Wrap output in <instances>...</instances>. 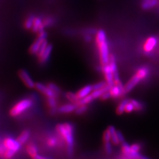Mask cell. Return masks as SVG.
Instances as JSON below:
<instances>
[{
  "instance_id": "22",
  "label": "cell",
  "mask_w": 159,
  "mask_h": 159,
  "mask_svg": "<svg viewBox=\"0 0 159 159\" xmlns=\"http://www.w3.org/2000/svg\"><path fill=\"white\" fill-rule=\"evenodd\" d=\"M25 150L28 155L31 158L38 155V148L34 143H27V145L25 147Z\"/></svg>"
},
{
  "instance_id": "15",
  "label": "cell",
  "mask_w": 159,
  "mask_h": 159,
  "mask_svg": "<svg viewBox=\"0 0 159 159\" xmlns=\"http://www.w3.org/2000/svg\"><path fill=\"white\" fill-rule=\"evenodd\" d=\"M44 28H45V27H44L43 24V20L42 18L40 17H36L35 19H34L31 31L34 33H38L42 31H44Z\"/></svg>"
},
{
  "instance_id": "20",
  "label": "cell",
  "mask_w": 159,
  "mask_h": 159,
  "mask_svg": "<svg viewBox=\"0 0 159 159\" xmlns=\"http://www.w3.org/2000/svg\"><path fill=\"white\" fill-rule=\"evenodd\" d=\"M159 4V0H142L141 8L143 10H150L157 7Z\"/></svg>"
},
{
  "instance_id": "29",
  "label": "cell",
  "mask_w": 159,
  "mask_h": 159,
  "mask_svg": "<svg viewBox=\"0 0 159 159\" xmlns=\"http://www.w3.org/2000/svg\"><path fill=\"white\" fill-rule=\"evenodd\" d=\"M103 148L107 155H111L113 152V144L111 141L103 142Z\"/></svg>"
},
{
  "instance_id": "1",
  "label": "cell",
  "mask_w": 159,
  "mask_h": 159,
  "mask_svg": "<svg viewBox=\"0 0 159 159\" xmlns=\"http://www.w3.org/2000/svg\"><path fill=\"white\" fill-rule=\"evenodd\" d=\"M58 135L62 139L66 148L67 155L72 157L74 151V127L72 123L65 122L58 123L55 127Z\"/></svg>"
},
{
  "instance_id": "35",
  "label": "cell",
  "mask_w": 159,
  "mask_h": 159,
  "mask_svg": "<svg viewBox=\"0 0 159 159\" xmlns=\"http://www.w3.org/2000/svg\"><path fill=\"white\" fill-rule=\"evenodd\" d=\"M133 112H135V108H134L133 103L130 102V100H129V101L125 106V113H131Z\"/></svg>"
},
{
  "instance_id": "2",
  "label": "cell",
  "mask_w": 159,
  "mask_h": 159,
  "mask_svg": "<svg viewBox=\"0 0 159 159\" xmlns=\"http://www.w3.org/2000/svg\"><path fill=\"white\" fill-rule=\"evenodd\" d=\"M96 41L98 48L99 58H100L99 59H100L101 65H106V64H109L110 54H109L107 34L104 30H98L96 34Z\"/></svg>"
},
{
  "instance_id": "11",
  "label": "cell",
  "mask_w": 159,
  "mask_h": 159,
  "mask_svg": "<svg viewBox=\"0 0 159 159\" xmlns=\"http://www.w3.org/2000/svg\"><path fill=\"white\" fill-rule=\"evenodd\" d=\"M61 144L64 145V142L58 135H50L46 139V145L50 148H55Z\"/></svg>"
},
{
  "instance_id": "31",
  "label": "cell",
  "mask_w": 159,
  "mask_h": 159,
  "mask_svg": "<svg viewBox=\"0 0 159 159\" xmlns=\"http://www.w3.org/2000/svg\"><path fill=\"white\" fill-rule=\"evenodd\" d=\"M107 86V84L106 82V80L99 81V82H96V84H93V85H92V86H93V91L102 89V88H105Z\"/></svg>"
},
{
  "instance_id": "13",
  "label": "cell",
  "mask_w": 159,
  "mask_h": 159,
  "mask_svg": "<svg viewBox=\"0 0 159 159\" xmlns=\"http://www.w3.org/2000/svg\"><path fill=\"white\" fill-rule=\"evenodd\" d=\"M52 49H53V47H52V44H48L47 47L46 48L45 50H44V51L42 55L38 58L39 62L42 64H46L48 61L50 57H51V55Z\"/></svg>"
},
{
  "instance_id": "9",
  "label": "cell",
  "mask_w": 159,
  "mask_h": 159,
  "mask_svg": "<svg viewBox=\"0 0 159 159\" xmlns=\"http://www.w3.org/2000/svg\"><path fill=\"white\" fill-rule=\"evenodd\" d=\"M104 78H105V80L107 82V85L109 86H113L114 85V78H113V74L112 72V70L111 69L109 64H106V65L102 66V70Z\"/></svg>"
},
{
  "instance_id": "36",
  "label": "cell",
  "mask_w": 159,
  "mask_h": 159,
  "mask_svg": "<svg viewBox=\"0 0 159 159\" xmlns=\"http://www.w3.org/2000/svg\"><path fill=\"white\" fill-rule=\"evenodd\" d=\"M48 44V43L47 40V39L44 40V41L43 42V43H42V44H41V48H40L39 51V52H38V53H37V56L38 57V58L42 55L44 51V50H45L46 48L47 47Z\"/></svg>"
},
{
  "instance_id": "19",
  "label": "cell",
  "mask_w": 159,
  "mask_h": 159,
  "mask_svg": "<svg viewBox=\"0 0 159 159\" xmlns=\"http://www.w3.org/2000/svg\"><path fill=\"white\" fill-rule=\"evenodd\" d=\"M107 129L109 131V133H110L111 141L113 145L114 146H117L120 145V142H119L117 135V130L116 129V127L113 125H109Z\"/></svg>"
},
{
  "instance_id": "26",
  "label": "cell",
  "mask_w": 159,
  "mask_h": 159,
  "mask_svg": "<svg viewBox=\"0 0 159 159\" xmlns=\"http://www.w3.org/2000/svg\"><path fill=\"white\" fill-rule=\"evenodd\" d=\"M35 17H36L33 14H31L30 16H29L24 22V28L27 30H31Z\"/></svg>"
},
{
  "instance_id": "21",
  "label": "cell",
  "mask_w": 159,
  "mask_h": 159,
  "mask_svg": "<svg viewBox=\"0 0 159 159\" xmlns=\"http://www.w3.org/2000/svg\"><path fill=\"white\" fill-rule=\"evenodd\" d=\"M150 68H149L148 66L143 65L138 68L136 73L142 78L143 80H147L148 78L149 75H150Z\"/></svg>"
},
{
  "instance_id": "8",
  "label": "cell",
  "mask_w": 159,
  "mask_h": 159,
  "mask_svg": "<svg viewBox=\"0 0 159 159\" xmlns=\"http://www.w3.org/2000/svg\"><path fill=\"white\" fill-rule=\"evenodd\" d=\"M158 38L155 36H151L147 39L143 44V51L145 53L152 52L158 44Z\"/></svg>"
},
{
  "instance_id": "34",
  "label": "cell",
  "mask_w": 159,
  "mask_h": 159,
  "mask_svg": "<svg viewBox=\"0 0 159 159\" xmlns=\"http://www.w3.org/2000/svg\"><path fill=\"white\" fill-rule=\"evenodd\" d=\"M98 32V30L93 27L85 28L82 30V33L84 34H90V35H95Z\"/></svg>"
},
{
  "instance_id": "14",
  "label": "cell",
  "mask_w": 159,
  "mask_h": 159,
  "mask_svg": "<svg viewBox=\"0 0 159 159\" xmlns=\"http://www.w3.org/2000/svg\"><path fill=\"white\" fill-rule=\"evenodd\" d=\"M93 92V86L91 84H88L85 86L82 87L76 93V96L79 99H83L85 97L89 95Z\"/></svg>"
},
{
  "instance_id": "5",
  "label": "cell",
  "mask_w": 159,
  "mask_h": 159,
  "mask_svg": "<svg viewBox=\"0 0 159 159\" xmlns=\"http://www.w3.org/2000/svg\"><path fill=\"white\" fill-rule=\"evenodd\" d=\"M18 76L21 80L29 89H33L35 86V82L30 76L29 73L25 69H20L18 71Z\"/></svg>"
},
{
  "instance_id": "32",
  "label": "cell",
  "mask_w": 159,
  "mask_h": 159,
  "mask_svg": "<svg viewBox=\"0 0 159 159\" xmlns=\"http://www.w3.org/2000/svg\"><path fill=\"white\" fill-rule=\"evenodd\" d=\"M47 86L50 88H51L54 92H55L57 94V95H59V94L61 93V88H60L57 85V84H56L55 83L49 82V83L47 84Z\"/></svg>"
},
{
  "instance_id": "4",
  "label": "cell",
  "mask_w": 159,
  "mask_h": 159,
  "mask_svg": "<svg viewBox=\"0 0 159 159\" xmlns=\"http://www.w3.org/2000/svg\"><path fill=\"white\" fill-rule=\"evenodd\" d=\"M142 81H143L142 78L135 72V74H134V75L129 80L128 82L125 84V85H124L123 95L125 96L127 93H130L133 89L137 85H139Z\"/></svg>"
},
{
  "instance_id": "30",
  "label": "cell",
  "mask_w": 159,
  "mask_h": 159,
  "mask_svg": "<svg viewBox=\"0 0 159 159\" xmlns=\"http://www.w3.org/2000/svg\"><path fill=\"white\" fill-rule=\"evenodd\" d=\"M54 23H55V19L52 17H47L43 19V24L45 27L52 26Z\"/></svg>"
},
{
  "instance_id": "41",
  "label": "cell",
  "mask_w": 159,
  "mask_h": 159,
  "mask_svg": "<svg viewBox=\"0 0 159 159\" xmlns=\"http://www.w3.org/2000/svg\"><path fill=\"white\" fill-rule=\"evenodd\" d=\"M7 150V148L4 147L3 145V143H0V158H3V156L6 153V151Z\"/></svg>"
},
{
  "instance_id": "46",
  "label": "cell",
  "mask_w": 159,
  "mask_h": 159,
  "mask_svg": "<svg viewBox=\"0 0 159 159\" xmlns=\"http://www.w3.org/2000/svg\"><path fill=\"white\" fill-rule=\"evenodd\" d=\"M116 159H121V158H120V157H119V156H118V157H117V158Z\"/></svg>"
},
{
  "instance_id": "12",
  "label": "cell",
  "mask_w": 159,
  "mask_h": 159,
  "mask_svg": "<svg viewBox=\"0 0 159 159\" xmlns=\"http://www.w3.org/2000/svg\"><path fill=\"white\" fill-rule=\"evenodd\" d=\"M56 98H47L46 104L51 115H55L58 113V103Z\"/></svg>"
},
{
  "instance_id": "38",
  "label": "cell",
  "mask_w": 159,
  "mask_h": 159,
  "mask_svg": "<svg viewBox=\"0 0 159 159\" xmlns=\"http://www.w3.org/2000/svg\"><path fill=\"white\" fill-rule=\"evenodd\" d=\"M16 154V152L15 151L7 149L6 151V153H5V155L3 156V159H11L15 156Z\"/></svg>"
},
{
  "instance_id": "33",
  "label": "cell",
  "mask_w": 159,
  "mask_h": 159,
  "mask_svg": "<svg viewBox=\"0 0 159 159\" xmlns=\"http://www.w3.org/2000/svg\"><path fill=\"white\" fill-rule=\"evenodd\" d=\"M88 109V105H80L78 106L75 113L78 116L83 115L84 113H85Z\"/></svg>"
},
{
  "instance_id": "17",
  "label": "cell",
  "mask_w": 159,
  "mask_h": 159,
  "mask_svg": "<svg viewBox=\"0 0 159 159\" xmlns=\"http://www.w3.org/2000/svg\"><path fill=\"white\" fill-rule=\"evenodd\" d=\"M31 133L29 129H25V130L20 133L17 137V140L21 145H23L25 144H26L27 142L29 140L30 137H31Z\"/></svg>"
},
{
  "instance_id": "45",
  "label": "cell",
  "mask_w": 159,
  "mask_h": 159,
  "mask_svg": "<svg viewBox=\"0 0 159 159\" xmlns=\"http://www.w3.org/2000/svg\"><path fill=\"white\" fill-rule=\"evenodd\" d=\"M119 157L121 158V159H133L131 157L124 155H123V154H121V155H119Z\"/></svg>"
},
{
  "instance_id": "10",
  "label": "cell",
  "mask_w": 159,
  "mask_h": 159,
  "mask_svg": "<svg viewBox=\"0 0 159 159\" xmlns=\"http://www.w3.org/2000/svg\"><path fill=\"white\" fill-rule=\"evenodd\" d=\"M78 107L76 103H64L58 107V113L60 114H70L76 111V109Z\"/></svg>"
},
{
  "instance_id": "3",
  "label": "cell",
  "mask_w": 159,
  "mask_h": 159,
  "mask_svg": "<svg viewBox=\"0 0 159 159\" xmlns=\"http://www.w3.org/2000/svg\"><path fill=\"white\" fill-rule=\"evenodd\" d=\"M33 100L31 98H24L14 104L9 109V114L11 117H17L32 107Z\"/></svg>"
},
{
  "instance_id": "25",
  "label": "cell",
  "mask_w": 159,
  "mask_h": 159,
  "mask_svg": "<svg viewBox=\"0 0 159 159\" xmlns=\"http://www.w3.org/2000/svg\"><path fill=\"white\" fill-rule=\"evenodd\" d=\"M110 88H111V86L107 85V86H106L105 88H103L102 89H98V90H93L90 94L92 96V98L94 99V100H95V99H99V98H100L104 93L109 91V89H110Z\"/></svg>"
},
{
  "instance_id": "42",
  "label": "cell",
  "mask_w": 159,
  "mask_h": 159,
  "mask_svg": "<svg viewBox=\"0 0 159 159\" xmlns=\"http://www.w3.org/2000/svg\"><path fill=\"white\" fill-rule=\"evenodd\" d=\"M37 35H38L37 37L41 38V39H43V40H45V39H47L48 34H47V33L44 30V31H41V32L38 33H37Z\"/></svg>"
},
{
  "instance_id": "43",
  "label": "cell",
  "mask_w": 159,
  "mask_h": 159,
  "mask_svg": "<svg viewBox=\"0 0 159 159\" xmlns=\"http://www.w3.org/2000/svg\"><path fill=\"white\" fill-rule=\"evenodd\" d=\"M83 39L86 42L89 43V42L92 41L93 37H92V35H90V34H84Z\"/></svg>"
},
{
  "instance_id": "27",
  "label": "cell",
  "mask_w": 159,
  "mask_h": 159,
  "mask_svg": "<svg viewBox=\"0 0 159 159\" xmlns=\"http://www.w3.org/2000/svg\"><path fill=\"white\" fill-rule=\"evenodd\" d=\"M65 97L67 99V100L69 101L71 103H76L79 102L80 99L78 98L76 93H74L72 92H68L65 93Z\"/></svg>"
},
{
  "instance_id": "24",
  "label": "cell",
  "mask_w": 159,
  "mask_h": 159,
  "mask_svg": "<svg viewBox=\"0 0 159 159\" xmlns=\"http://www.w3.org/2000/svg\"><path fill=\"white\" fill-rule=\"evenodd\" d=\"M128 101L129 99H123L118 103L116 109V113L117 116H121L125 113V108Z\"/></svg>"
},
{
  "instance_id": "7",
  "label": "cell",
  "mask_w": 159,
  "mask_h": 159,
  "mask_svg": "<svg viewBox=\"0 0 159 159\" xmlns=\"http://www.w3.org/2000/svg\"><path fill=\"white\" fill-rule=\"evenodd\" d=\"M34 89L37 91L43 94V96H45L46 98H58L57 94L54 92L52 89L50 88L47 84L45 85L41 82H37L35 83V86H34Z\"/></svg>"
},
{
  "instance_id": "40",
  "label": "cell",
  "mask_w": 159,
  "mask_h": 159,
  "mask_svg": "<svg viewBox=\"0 0 159 159\" xmlns=\"http://www.w3.org/2000/svg\"><path fill=\"white\" fill-rule=\"evenodd\" d=\"M117 135H118V138H119V142H120V145H121V144L126 142L125 137H124L123 134L122 133V132L121 131L117 130Z\"/></svg>"
},
{
  "instance_id": "23",
  "label": "cell",
  "mask_w": 159,
  "mask_h": 159,
  "mask_svg": "<svg viewBox=\"0 0 159 159\" xmlns=\"http://www.w3.org/2000/svg\"><path fill=\"white\" fill-rule=\"evenodd\" d=\"M129 100H130V102L133 103L134 108H135V112L140 113L145 110L146 106L143 102L137 100V99L134 98H130Z\"/></svg>"
},
{
  "instance_id": "18",
  "label": "cell",
  "mask_w": 159,
  "mask_h": 159,
  "mask_svg": "<svg viewBox=\"0 0 159 159\" xmlns=\"http://www.w3.org/2000/svg\"><path fill=\"white\" fill-rule=\"evenodd\" d=\"M44 41V40H43L41 38L37 37L35 41H34L33 43V44L29 47V51L30 54H36V55H37L40 48H41V44H42V43Z\"/></svg>"
},
{
  "instance_id": "28",
  "label": "cell",
  "mask_w": 159,
  "mask_h": 159,
  "mask_svg": "<svg viewBox=\"0 0 159 159\" xmlns=\"http://www.w3.org/2000/svg\"><path fill=\"white\" fill-rule=\"evenodd\" d=\"M143 144L141 143L137 142V143H133L132 145H131V152L129 154V155L133 152H140L141 149L143 148Z\"/></svg>"
},
{
  "instance_id": "39",
  "label": "cell",
  "mask_w": 159,
  "mask_h": 159,
  "mask_svg": "<svg viewBox=\"0 0 159 159\" xmlns=\"http://www.w3.org/2000/svg\"><path fill=\"white\" fill-rule=\"evenodd\" d=\"M111 94H110V93H109V91H107V92L104 93L103 95L100 98H99V99L102 101H107V100H108V99H111Z\"/></svg>"
},
{
  "instance_id": "44",
  "label": "cell",
  "mask_w": 159,
  "mask_h": 159,
  "mask_svg": "<svg viewBox=\"0 0 159 159\" xmlns=\"http://www.w3.org/2000/svg\"><path fill=\"white\" fill-rule=\"evenodd\" d=\"M32 159H48V158L45 157H43V156L40 155H39V154H38L37 155H36L35 157H34Z\"/></svg>"
},
{
  "instance_id": "6",
  "label": "cell",
  "mask_w": 159,
  "mask_h": 159,
  "mask_svg": "<svg viewBox=\"0 0 159 159\" xmlns=\"http://www.w3.org/2000/svg\"><path fill=\"white\" fill-rule=\"evenodd\" d=\"M2 143L4 147L7 149L13 151L16 153L20 151V149H21L22 146L21 144L18 142L17 139H16L9 136L5 137L3 139Z\"/></svg>"
},
{
  "instance_id": "37",
  "label": "cell",
  "mask_w": 159,
  "mask_h": 159,
  "mask_svg": "<svg viewBox=\"0 0 159 159\" xmlns=\"http://www.w3.org/2000/svg\"><path fill=\"white\" fill-rule=\"evenodd\" d=\"M129 157H131L133 159H151L145 155H143L140 152H133L131 153Z\"/></svg>"
},
{
  "instance_id": "16",
  "label": "cell",
  "mask_w": 159,
  "mask_h": 159,
  "mask_svg": "<svg viewBox=\"0 0 159 159\" xmlns=\"http://www.w3.org/2000/svg\"><path fill=\"white\" fill-rule=\"evenodd\" d=\"M109 92L111 94V98L113 99H116L121 98L122 96H124L123 88L117 85H113V86H111Z\"/></svg>"
}]
</instances>
